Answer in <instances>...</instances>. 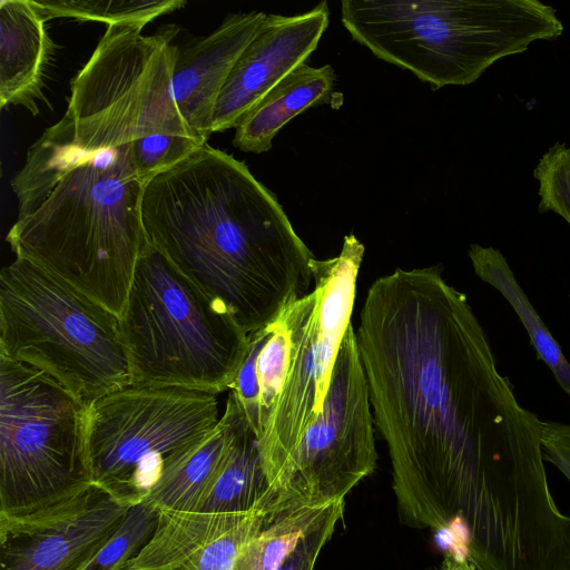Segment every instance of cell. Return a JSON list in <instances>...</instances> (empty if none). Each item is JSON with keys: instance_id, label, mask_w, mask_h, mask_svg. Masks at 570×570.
Here are the masks:
<instances>
[{"instance_id": "6da1fadb", "label": "cell", "mask_w": 570, "mask_h": 570, "mask_svg": "<svg viewBox=\"0 0 570 570\" xmlns=\"http://www.w3.org/2000/svg\"><path fill=\"white\" fill-rule=\"evenodd\" d=\"M356 340L403 522L452 532L476 570H537L570 543L541 420L498 368L466 295L439 266L368 288Z\"/></svg>"}, {"instance_id": "7a4b0ae2", "label": "cell", "mask_w": 570, "mask_h": 570, "mask_svg": "<svg viewBox=\"0 0 570 570\" xmlns=\"http://www.w3.org/2000/svg\"><path fill=\"white\" fill-rule=\"evenodd\" d=\"M141 218L148 243L247 334L313 289L317 258L276 196L207 142L145 184Z\"/></svg>"}, {"instance_id": "3957f363", "label": "cell", "mask_w": 570, "mask_h": 570, "mask_svg": "<svg viewBox=\"0 0 570 570\" xmlns=\"http://www.w3.org/2000/svg\"><path fill=\"white\" fill-rule=\"evenodd\" d=\"M145 184L131 144L88 153L6 240L26 259L121 316L137 262L148 245Z\"/></svg>"}, {"instance_id": "277c9868", "label": "cell", "mask_w": 570, "mask_h": 570, "mask_svg": "<svg viewBox=\"0 0 570 570\" xmlns=\"http://www.w3.org/2000/svg\"><path fill=\"white\" fill-rule=\"evenodd\" d=\"M341 21L375 57L433 90L470 85L500 59L564 29L539 0H343Z\"/></svg>"}, {"instance_id": "5b68a950", "label": "cell", "mask_w": 570, "mask_h": 570, "mask_svg": "<svg viewBox=\"0 0 570 570\" xmlns=\"http://www.w3.org/2000/svg\"><path fill=\"white\" fill-rule=\"evenodd\" d=\"M363 255L364 245L348 234L337 256L317 259L313 289L267 325L256 351L258 401L272 409L257 439L268 492L322 410L343 337L352 324Z\"/></svg>"}, {"instance_id": "8992f818", "label": "cell", "mask_w": 570, "mask_h": 570, "mask_svg": "<svg viewBox=\"0 0 570 570\" xmlns=\"http://www.w3.org/2000/svg\"><path fill=\"white\" fill-rule=\"evenodd\" d=\"M130 384L229 391L248 350L232 314L149 243L120 316Z\"/></svg>"}, {"instance_id": "52a82bcc", "label": "cell", "mask_w": 570, "mask_h": 570, "mask_svg": "<svg viewBox=\"0 0 570 570\" xmlns=\"http://www.w3.org/2000/svg\"><path fill=\"white\" fill-rule=\"evenodd\" d=\"M0 355L46 372L88 404L130 384L120 317L17 257L0 273Z\"/></svg>"}, {"instance_id": "ba28073f", "label": "cell", "mask_w": 570, "mask_h": 570, "mask_svg": "<svg viewBox=\"0 0 570 570\" xmlns=\"http://www.w3.org/2000/svg\"><path fill=\"white\" fill-rule=\"evenodd\" d=\"M88 409L46 372L0 355V515H26L94 485Z\"/></svg>"}, {"instance_id": "9c48e42d", "label": "cell", "mask_w": 570, "mask_h": 570, "mask_svg": "<svg viewBox=\"0 0 570 570\" xmlns=\"http://www.w3.org/2000/svg\"><path fill=\"white\" fill-rule=\"evenodd\" d=\"M142 28L109 24L71 82L66 112L75 142L83 151L119 147L154 134L195 137L173 94L178 53L174 39L179 28L165 24L150 36H144Z\"/></svg>"}, {"instance_id": "30bf717a", "label": "cell", "mask_w": 570, "mask_h": 570, "mask_svg": "<svg viewBox=\"0 0 570 570\" xmlns=\"http://www.w3.org/2000/svg\"><path fill=\"white\" fill-rule=\"evenodd\" d=\"M222 415L217 394L128 384L89 404L94 485L132 507L159 474L197 450Z\"/></svg>"}, {"instance_id": "8fae6325", "label": "cell", "mask_w": 570, "mask_h": 570, "mask_svg": "<svg viewBox=\"0 0 570 570\" xmlns=\"http://www.w3.org/2000/svg\"><path fill=\"white\" fill-rule=\"evenodd\" d=\"M373 426L367 381L351 324L322 410L269 490L267 518L344 500L376 466Z\"/></svg>"}, {"instance_id": "7c38bea8", "label": "cell", "mask_w": 570, "mask_h": 570, "mask_svg": "<svg viewBox=\"0 0 570 570\" xmlns=\"http://www.w3.org/2000/svg\"><path fill=\"white\" fill-rule=\"evenodd\" d=\"M129 508L92 485L26 515H0V570H81L114 537Z\"/></svg>"}, {"instance_id": "4fadbf2b", "label": "cell", "mask_w": 570, "mask_h": 570, "mask_svg": "<svg viewBox=\"0 0 570 570\" xmlns=\"http://www.w3.org/2000/svg\"><path fill=\"white\" fill-rule=\"evenodd\" d=\"M330 20L326 1L295 16L267 14L217 97L212 131L236 128L276 85L306 63Z\"/></svg>"}, {"instance_id": "5bb4252c", "label": "cell", "mask_w": 570, "mask_h": 570, "mask_svg": "<svg viewBox=\"0 0 570 570\" xmlns=\"http://www.w3.org/2000/svg\"><path fill=\"white\" fill-rule=\"evenodd\" d=\"M156 510L150 539L120 570H235L267 519L261 509L237 513Z\"/></svg>"}, {"instance_id": "9a60e30c", "label": "cell", "mask_w": 570, "mask_h": 570, "mask_svg": "<svg viewBox=\"0 0 570 570\" xmlns=\"http://www.w3.org/2000/svg\"><path fill=\"white\" fill-rule=\"evenodd\" d=\"M266 17L259 11L230 13L213 32L178 49L173 75L175 102L191 134L205 142L213 134L220 89Z\"/></svg>"}, {"instance_id": "2e32d148", "label": "cell", "mask_w": 570, "mask_h": 570, "mask_svg": "<svg viewBox=\"0 0 570 570\" xmlns=\"http://www.w3.org/2000/svg\"><path fill=\"white\" fill-rule=\"evenodd\" d=\"M31 0L0 1V107L19 105L33 116L45 99V73L55 43Z\"/></svg>"}, {"instance_id": "e0dca14e", "label": "cell", "mask_w": 570, "mask_h": 570, "mask_svg": "<svg viewBox=\"0 0 570 570\" xmlns=\"http://www.w3.org/2000/svg\"><path fill=\"white\" fill-rule=\"evenodd\" d=\"M335 80L330 65H302L268 91L236 127L233 145L245 153L272 148L278 131L295 116L327 101Z\"/></svg>"}, {"instance_id": "ac0fdd59", "label": "cell", "mask_w": 570, "mask_h": 570, "mask_svg": "<svg viewBox=\"0 0 570 570\" xmlns=\"http://www.w3.org/2000/svg\"><path fill=\"white\" fill-rule=\"evenodd\" d=\"M235 396L225 403L212 436L197 450L165 469L141 503L155 509L200 511L228 458L234 436Z\"/></svg>"}, {"instance_id": "d6986e66", "label": "cell", "mask_w": 570, "mask_h": 570, "mask_svg": "<svg viewBox=\"0 0 570 570\" xmlns=\"http://www.w3.org/2000/svg\"><path fill=\"white\" fill-rule=\"evenodd\" d=\"M268 483L258 440L235 397L230 451L200 512L237 513L261 509L268 515Z\"/></svg>"}, {"instance_id": "ffe728a7", "label": "cell", "mask_w": 570, "mask_h": 570, "mask_svg": "<svg viewBox=\"0 0 570 570\" xmlns=\"http://www.w3.org/2000/svg\"><path fill=\"white\" fill-rule=\"evenodd\" d=\"M468 256L475 275L511 305L529 334L537 358L546 363L560 387L570 395V362L530 303L505 257L499 249L479 244L470 245Z\"/></svg>"}, {"instance_id": "44dd1931", "label": "cell", "mask_w": 570, "mask_h": 570, "mask_svg": "<svg viewBox=\"0 0 570 570\" xmlns=\"http://www.w3.org/2000/svg\"><path fill=\"white\" fill-rule=\"evenodd\" d=\"M86 154L75 142L73 126L66 112L29 148L24 165L11 180L19 205L18 218L40 206Z\"/></svg>"}, {"instance_id": "7402d4cb", "label": "cell", "mask_w": 570, "mask_h": 570, "mask_svg": "<svg viewBox=\"0 0 570 570\" xmlns=\"http://www.w3.org/2000/svg\"><path fill=\"white\" fill-rule=\"evenodd\" d=\"M331 504L297 508L266 519L235 570H276L299 540L322 520Z\"/></svg>"}, {"instance_id": "603a6c76", "label": "cell", "mask_w": 570, "mask_h": 570, "mask_svg": "<svg viewBox=\"0 0 570 570\" xmlns=\"http://www.w3.org/2000/svg\"><path fill=\"white\" fill-rule=\"evenodd\" d=\"M46 18L99 21L109 24L146 26L156 18L186 6L184 0H31Z\"/></svg>"}, {"instance_id": "cb8c5ba5", "label": "cell", "mask_w": 570, "mask_h": 570, "mask_svg": "<svg viewBox=\"0 0 570 570\" xmlns=\"http://www.w3.org/2000/svg\"><path fill=\"white\" fill-rule=\"evenodd\" d=\"M157 510L145 503L129 508L114 537L81 570H120L150 539Z\"/></svg>"}, {"instance_id": "d4e9b609", "label": "cell", "mask_w": 570, "mask_h": 570, "mask_svg": "<svg viewBox=\"0 0 570 570\" xmlns=\"http://www.w3.org/2000/svg\"><path fill=\"white\" fill-rule=\"evenodd\" d=\"M205 141L183 135L154 134L131 142V157L137 177L148 183L183 161Z\"/></svg>"}, {"instance_id": "484cf974", "label": "cell", "mask_w": 570, "mask_h": 570, "mask_svg": "<svg viewBox=\"0 0 570 570\" xmlns=\"http://www.w3.org/2000/svg\"><path fill=\"white\" fill-rule=\"evenodd\" d=\"M533 177L539 184V213L552 212L570 225V147L553 144L539 159Z\"/></svg>"}, {"instance_id": "4316f807", "label": "cell", "mask_w": 570, "mask_h": 570, "mask_svg": "<svg viewBox=\"0 0 570 570\" xmlns=\"http://www.w3.org/2000/svg\"><path fill=\"white\" fill-rule=\"evenodd\" d=\"M344 500L334 502L322 520L309 530L276 570H314L316 560L343 518Z\"/></svg>"}, {"instance_id": "83f0119b", "label": "cell", "mask_w": 570, "mask_h": 570, "mask_svg": "<svg viewBox=\"0 0 570 570\" xmlns=\"http://www.w3.org/2000/svg\"><path fill=\"white\" fill-rule=\"evenodd\" d=\"M541 445L543 460L570 482V423L541 420Z\"/></svg>"}, {"instance_id": "f1b7e54d", "label": "cell", "mask_w": 570, "mask_h": 570, "mask_svg": "<svg viewBox=\"0 0 570 570\" xmlns=\"http://www.w3.org/2000/svg\"><path fill=\"white\" fill-rule=\"evenodd\" d=\"M434 570H475L472 563L452 549L444 552L443 561Z\"/></svg>"}]
</instances>
